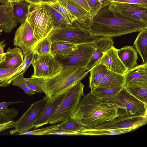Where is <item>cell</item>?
I'll list each match as a JSON object with an SVG mask.
<instances>
[{"instance_id":"cell-28","label":"cell","mask_w":147,"mask_h":147,"mask_svg":"<svg viewBox=\"0 0 147 147\" xmlns=\"http://www.w3.org/2000/svg\"><path fill=\"white\" fill-rule=\"evenodd\" d=\"M60 4L67 9L77 19L75 22L83 21L88 19L90 13L65 0H58Z\"/></svg>"},{"instance_id":"cell-16","label":"cell","mask_w":147,"mask_h":147,"mask_svg":"<svg viewBox=\"0 0 147 147\" xmlns=\"http://www.w3.org/2000/svg\"><path fill=\"white\" fill-rule=\"evenodd\" d=\"M114 43L112 38L104 37L94 42L96 50L89 63L85 67L86 70L89 71L98 63L104 53L113 46Z\"/></svg>"},{"instance_id":"cell-42","label":"cell","mask_w":147,"mask_h":147,"mask_svg":"<svg viewBox=\"0 0 147 147\" xmlns=\"http://www.w3.org/2000/svg\"><path fill=\"white\" fill-rule=\"evenodd\" d=\"M15 122L12 120L0 124V132L11 128L14 127Z\"/></svg>"},{"instance_id":"cell-23","label":"cell","mask_w":147,"mask_h":147,"mask_svg":"<svg viewBox=\"0 0 147 147\" xmlns=\"http://www.w3.org/2000/svg\"><path fill=\"white\" fill-rule=\"evenodd\" d=\"M108 70L106 66L98 63L90 70L89 87L91 90L97 87Z\"/></svg>"},{"instance_id":"cell-14","label":"cell","mask_w":147,"mask_h":147,"mask_svg":"<svg viewBox=\"0 0 147 147\" xmlns=\"http://www.w3.org/2000/svg\"><path fill=\"white\" fill-rule=\"evenodd\" d=\"M117 51V49L113 46L104 53L98 63L104 65L110 71L124 75L128 69L119 58Z\"/></svg>"},{"instance_id":"cell-37","label":"cell","mask_w":147,"mask_h":147,"mask_svg":"<svg viewBox=\"0 0 147 147\" xmlns=\"http://www.w3.org/2000/svg\"><path fill=\"white\" fill-rule=\"evenodd\" d=\"M57 125H53L42 129L29 131L22 134L21 135L42 136L49 135V134L50 133L54 131L55 128L57 126Z\"/></svg>"},{"instance_id":"cell-4","label":"cell","mask_w":147,"mask_h":147,"mask_svg":"<svg viewBox=\"0 0 147 147\" xmlns=\"http://www.w3.org/2000/svg\"><path fill=\"white\" fill-rule=\"evenodd\" d=\"M27 19L38 41L48 37L53 29L52 16L42 3L30 4Z\"/></svg>"},{"instance_id":"cell-46","label":"cell","mask_w":147,"mask_h":147,"mask_svg":"<svg viewBox=\"0 0 147 147\" xmlns=\"http://www.w3.org/2000/svg\"><path fill=\"white\" fill-rule=\"evenodd\" d=\"M2 32L6 33H9L4 25L0 22V33Z\"/></svg>"},{"instance_id":"cell-17","label":"cell","mask_w":147,"mask_h":147,"mask_svg":"<svg viewBox=\"0 0 147 147\" xmlns=\"http://www.w3.org/2000/svg\"><path fill=\"white\" fill-rule=\"evenodd\" d=\"M65 94L61 95L51 101H47L45 107L35 122L34 127L36 129L49 123L50 118L63 101Z\"/></svg>"},{"instance_id":"cell-20","label":"cell","mask_w":147,"mask_h":147,"mask_svg":"<svg viewBox=\"0 0 147 147\" xmlns=\"http://www.w3.org/2000/svg\"><path fill=\"white\" fill-rule=\"evenodd\" d=\"M23 55L20 48L9 47L5 53V59L0 64V68H9L13 67L24 61Z\"/></svg>"},{"instance_id":"cell-8","label":"cell","mask_w":147,"mask_h":147,"mask_svg":"<svg viewBox=\"0 0 147 147\" xmlns=\"http://www.w3.org/2000/svg\"><path fill=\"white\" fill-rule=\"evenodd\" d=\"M105 100L115 104L119 109L125 110L127 113L147 117V105L124 88L115 96Z\"/></svg>"},{"instance_id":"cell-44","label":"cell","mask_w":147,"mask_h":147,"mask_svg":"<svg viewBox=\"0 0 147 147\" xmlns=\"http://www.w3.org/2000/svg\"><path fill=\"white\" fill-rule=\"evenodd\" d=\"M30 4L37 3H47L53 1L55 0H24Z\"/></svg>"},{"instance_id":"cell-9","label":"cell","mask_w":147,"mask_h":147,"mask_svg":"<svg viewBox=\"0 0 147 147\" xmlns=\"http://www.w3.org/2000/svg\"><path fill=\"white\" fill-rule=\"evenodd\" d=\"M119 111L115 118L98 125L95 129H132L134 130L146 124L147 117L138 115H131L125 111Z\"/></svg>"},{"instance_id":"cell-35","label":"cell","mask_w":147,"mask_h":147,"mask_svg":"<svg viewBox=\"0 0 147 147\" xmlns=\"http://www.w3.org/2000/svg\"><path fill=\"white\" fill-rule=\"evenodd\" d=\"M121 89L98 87L96 88L91 90L97 96L106 99L115 96Z\"/></svg>"},{"instance_id":"cell-21","label":"cell","mask_w":147,"mask_h":147,"mask_svg":"<svg viewBox=\"0 0 147 147\" xmlns=\"http://www.w3.org/2000/svg\"><path fill=\"white\" fill-rule=\"evenodd\" d=\"M30 3L25 0L9 2L11 14L17 24H22L26 19Z\"/></svg>"},{"instance_id":"cell-49","label":"cell","mask_w":147,"mask_h":147,"mask_svg":"<svg viewBox=\"0 0 147 147\" xmlns=\"http://www.w3.org/2000/svg\"><path fill=\"white\" fill-rule=\"evenodd\" d=\"M24 0H8L9 2H18Z\"/></svg>"},{"instance_id":"cell-5","label":"cell","mask_w":147,"mask_h":147,"mask_svg":"<svg viewBox=\"0 0 147 147\" xmlns=\"http://www.w3.org/2000/svg\"><path fill=\"white\" fill-rule=\"evenodd\" d=\"M48 37L52 42H66L77 45L92 43L103 37L94 36L88 29L76 24L53 29Z\"/></svg>"},{"instance_id":"cell-31","label":"cell","mask_w":147,"mask_h":147,"mask_svg":"<svg viewBox=\"0 0 147 147\" xmlns=\"http://www.w3.org/2000/svg\"><path fill=\"white\" fill-rule=\"evenodd\" d=\"M51 40L47 37L38 41L34 47L33 51L35 54L39 55L51 54Z\"/></svg>"},{"instance_id":"cell-33","label":"cell","mask_w":147,"mask_h":147,"mask_svg":"<svg viewBox=\"0 0 147 147\" xmlns=\"http://www.w3.org/2000/svg\"><path fill=\"white\" fill-rule=\"evenodd\" d=\"M46 3L55 9L70 22L71 25L77 20L70 13L67 9L60 4L58 0H55Z\"/></svg>"},{"instance_id":"cell-47","label":"cell","mask_w":147,"mask_h":147,"mask_svg":"<svg viewBox=\"0 0 147 147\" xmlns=\"http://www.w3.org/2000/svg\"><path fill=\"white\" fill-rule=\"evenodd\" d=\"M9 2L8 0H0V3L2 5L8 4Z\"/></svg>"},{"instance_id":"cell-13","label":"cell","mask_w":147,"mask_h":147,"mask_svg":"<svg viewBox=\"0 0 147 147\" xmlns=\"http://www.w3.org/2000/svg\"><path fill=\"white\" fill-rule=\"evenodd\" d=\"M111 9L134 20L147 23V6L140 4L111 2Z\"/></svg>"},{"instance_id":"cell-12","label":"cell","mask_w":147,"mask_h":147,"mask_svg":"<svg viewBox=\"0 0 147 147\" xmlns=\"http://www.w3.org/2000/svg\"><path fill=\"white\" fill-rule=\"evenodd\" d=\"M38 41L35 37L32 27L26 19L15 32L14 45L21 48L24 57L33 51L34 47Z\"/></svg>"},{"instance_id":"cell-50","label":"cell","mask_w":147,"mask_h":147,"mask_svg":"<svg viewBox=\"0 0 147 147\" xmlns=\"http://www.w3.org/2000/svg\"><path fill=\"white\" fill-rule=\"evenodd\" d=\"M0 35H1V33H0Z\"/></svg>"},{"instance_id":"cell-45","label":"cell","mask_w":147,"mask_h":147,"mask_svg":"<svg viewBox=\"0 0 147 147\" xmlns=\"http://www.w3.org/2000/svg\"><path fill=\"white\" fill-rule=\"evenodd\" d=\"M5 40L0 41V54H3L4 52V49L6 46V43H4Z\"/></svg>"},{"instance_id":"cell-11","label":"cell","mask_w":147,"mask_h":147,"mask_svg":"<svg viewBox=\"0 0 147 147\" xmlns=\"http://www.w3.org/2000/svg\"><path fill=\"white\" fill-rule=\"evenodd\" d=\"M96 50L93 43L80 44L77 45V49L72 54L55 57L61 63L63 67H84L89 63Z\"/></svg>"},{"instance_id":"cell-22","label":"cell","mask_w":147,"mask_h":147,"mask_svg":"<svg viewBox=\"0 0 147 147\" xmlns=\"http://www.w3.org/2000/svg\"><path fill=\"white\" fill-rule=\"evenodd\" d=\"M77 48V45L66 42H53L51 53L55 57H60L71 55Z\"/></svg>"},{"instance_id":"cell-15","label":"cell","mask_w":147,"mask_h":147,"mask_svg":"<svg viewBox=\"0 0 147 147\" xmlns=\"http://www.w3.org/2000/svg\"><path fill=\"white\" fill-rule=\"evenodd\" d=\"M124 76L125 86H147V63L128 70Z\"/></svg>"},{"instance_id":"cell-32","label":"cell","mask_w":147,"mask_h":147,"mask_svg":"<svg viewBox=\"0 0 147 147\" xmlns=\"http://www.w3.org/2000/svg\"><path fill=\"white\" fill-rule=\"evenodd\" d=\"M35 54L32 51L27 56L24 57L23 64L18 68L16 73L13 75L8 80L7 83V86L11 83L12 81L19 76L24 74L30 66L34 58Z\"/></svg>"},{"instance_id":"cell-43","label":"cell","mask_w":147,"mask_h":147,"mask_svg":"<svg viewBox=\"0 0 147 147\" xmlns=\"http://www.w3.org/2000/svg\"><path fill=\"white\" fill-rule=\"evenodd\" d=\"M23 102L21 101H19L0 102V111L6 109L7 108L9 105L11 104Z\"/></svg>"},{"instance_id":"cell-36","label":"cell","mask_w":147,"mask_h":147,"mask_svg":"<svg viewBox=\"0 0 147 147\" xmlns=\"http://www.w3.org/2000/svg\"><path fill=\"white\" fill-rule=\"evenodd\" d=\"M24 74H22L16 77L12 81L11 84L14 86H17L22 88L26 94L32 96L36 93L27 85L26 78H24Z\"/></svg>"},{"instance_id":"cell-2","label":"cell","mask_w":147,"mask_h":147,"mask_svg":"<svg viewBox=\"0 0 147 147\" xmlns=\"http://www.w3.org/2000/svg\"><path fill=\"white\" fill-rule=\"evenodd\" d=\"M115 104L96 95L92 91L84 95L72 118L83 127L93 128L119 115Z\"/></svg>"},{"instance_id":"cell-1","label":"cell","mask_w":147,"mask_h":147,"mask_svg":"<svg viewBox=\"0 0 147 147\" xmlns=\"http://www.w3.org/2000/svg\"><path fill=\"white\" fill-rule=\"evenodd\" d=\"M110 4H102L94 14L81 23V26L88 29L94 36L112 38L147 28V23L111 10Z\"/></svg>"},{"instance_id":"cell-18","label":"cell","mask_w":147,"mask_h":147,"mask_svg":"<svg viewBox=\"0 0 147 147\" xmlns=\"http://www.w3.org/2000/svg\"><path fill=\"white\" fill-rule=\"evenodd\" d=\"M125 86L124 75H121L108 70L96 88L122 89Z\"/></svg>"},{"instance_id":"cell-10","label":"cell","mask_w":147,"mask_h":147,"mask_svg":"<svg viewBox=\"0 0 147 147\" xmlns=\"http://www.w3.org/2000/svg\"><path fill=\"white\" fill-rule=\"evenodd\" d=\"M47 100L45 97L42 99L32 103L23 114L15 122V129L11 134L18 133V135L27 132L34 127L33 125L45 107Z\"/></svg>"},{"instance_id":"cell-39","label":"cell","mask_w":147,"mask_h":147,"mask_svg":"<svg viewBox=\"0 0 147 147\" xmlns=\"http://www.w3.org/2000/svg\"><path fill=\"white\" fill-rule=\"evenodd\" d=\"M90 11V16L94 14L102 4L100 0H86Z\"/></svg>"},{"instance_id":"cell-34","label":"cell","mask_w":147,"mask_h":147,"mask_svg":"<svg viewBox=\"0 0 147 147\" xmlns=\"http://www.w3.org/2000/svg\"><path fill=\"white\" fill-rule=\"evenodd\" d=\"M23 62L20 63L11 68H0V87H7V83L8 80L16 73Z\"/></svg>"},{"instance_id":"cell-41","label":"cell","mask_w":147,"mask_h":147,"mask_svg":"<svg viewBox=\"0 0 147 147\" xmlns=\"http://www.w3.org/2000/svg\"><path fill=\"white\" fill-rule=\"evenodd\" d=\"M110 2L136 4L147 6V0H109Z\"/></svg>"},{"instance_id":"cell-24","label":"cell","mask_w":147,"mask_h":147,"mask_svg":"<svg viewBox=\"0 0 147 147\" xmlns=\"http://www.w3.org/2000/svg\"><path fill=\"white\" fill-rule=\"evenodd\" d=\"M134 131L130 129H107L88 128L84 127L80 130V135L83 136L113 135L123 134Z\"/></svg>"},{"instance_id":"cell-40","label":"cell","mask_w":147,"mask_h":147,"mask_svg":"<svg viewBox=\"0 0 147 147\" xmlns=\"http://www.w3.org/2000/svg\"><path fill=\"white\" fill-rule=\"evenodd\" d=\"M90 13L89 7L86 0H65Z\"/></svg>"},{"instance_id":"cell-3","label":"cell","mask_w":147,"mask_h":147,"mask_svg":"<svg viewBox=\"0 0 147 147\" xmlns=\"http://www.w3.org/2000/svg\"><path fill=\"white\" fill-rule=\"evenodd\" d=\"M85 67H63L60 73L56 76L47 79L39 78L45 97L51 101L65 94L80 82L89 72Z\"/></svg>"},{"instance_id":"cell-29","label":"cell","mask_w":147,"mask_h":147,"mask_svg":"<svg viewBox=\"0 0 147 147\" xmlns=\"http://www.w3.org/2000/svg\"><path fill=\"white\" fill-rule=\"evenodd\" d=\"M84 127L76 120L71 118L57 124L55 128L54 131H74Z\"/></svg>"},{"instance_id":"cell-30","label":"cell","mask_w":147,"mask_h":147,"mask_svg":"<svg viewBox=\"0 0 147 147\" xmlns=\"http://www.w3.org/2000/svg\"><path fill=\"white\" fill-rule=\"evenodd\" d=\"M124 88L137 99L147 105V86H125Z\"/></svg>"},{"instance_id":"cell-27","label":"cell","mask_w":147,"mask_h":147,"mask_svg":"<svg viewBox=\"0 0 147 147\" xmlns=\"http://www.w3.org/2000/svg\"><path fill=\"white\" fill-rule=\"evenodd\" d=\"M50 13L53 20V29L66 27L72 25L59 12L52 6L46 3H43Z\"/></svg>"},{"instance_id":"cell-38","label":"cell","mask_w":147,"mask_h":147,"mask_svg":"<svg viewBox=\"0 0 147 147\" xmlns=\"http://www.w3.org/2000/svg\"><path fill=\"white\" fill-rule=\"evenodd\" d=\"M26 82L29 87L33 90L38 93L44 92L38 78L31 77L26 78Z\"/></svg>"},{"instance_id":"cell-25","label":"cell","mask_w":147,"mask_h":147,"mask_svg":"<svg viewBox=\"0 0 147 147\" xmlns=\"http://www.w3.org/2000/svg\"><path fill=\"white\" fill-rule=\"evenodd\" d=\"M134 45L143 63H147V28L140 31L134 42Z\"/></svg>"},{"instance_id":"cell-19","label":"cell","mask_w":147,"mask_h":147,"mask_svg":"<svg viewBox=\"0 0 147 147\" xmlns=\"http://www.w3.org/2000/svg\"><path fill=\"white\" fill-rule=\"evenodd\" d=\"M117 53L119 58L128 70L138 65L137 53L133 46H125L117 49Z\"/></svg>"},{"instance_id":"cell-6","label":"cell","mask_w":147,"mask_h":147,"mask_svg":"<svg viewBox=\"0 0 147 147\" xmlns=\"http://www.w3.org/2000/svg\"><path fill=\"white\" fill-rule=\"evenodd\" d=\"M84 86L80 82L65 94V97L57 110L50 118L49 123L54 124L72 118L84 94Z\"/></svg>"},{"instance_id":"cell-48","label":"cell","mask_w":147,"mask_h":147,"mask_svg":"<svg viewBox=\"0 0 147 147\" xmlns=\"http://www.w3.org/2000/svg\"><path fill=\"white\" fill-rule=\"evenodd\" d=\"M5 55V53L3 54H0V64L4 60Z\"/></svg>"},{"instance_id":"cell-7","label":"cell","mask_w":147,"mask_h":147,"mask_svg":"<svg viewBox=\"0 0 147 147\" xmlns=\"http://www.w3.org/2000/svg\"><path fill=\"white\" fill-rule=\"evenodd\" d=\"M34 72L31 77L47 79L59 74L63 69L61 63L51 53L45 55L35 54L31 63Z\"/></svg>"},{"instance_id":"cell-26","label":"cell","mask_w":147,"mask_h":147,"mask_svg":"<svg viewBox=\"0 0 147 147\" xmlns=\"http://www.w3.org/2000/svg\"><path fill=\"white\" fill-rule=\"evenodd\" d=\"M0 22L4 25L9 33L17 26V24L11 13L9 3L0 5Z\"/></svg>"}]
</instances>
